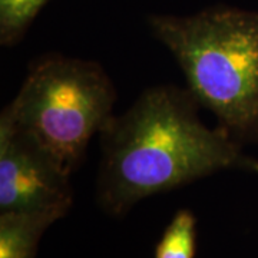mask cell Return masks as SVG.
Wrapping results in <instances>:
<instances>
[{"label":"cell","instance_id":"6da1fadb","mask_svg":"<svg viewBox=\"0 0 258 258\" xmlns=\"http://www.w3.org/2000/svg\"><path fill=\"white\" fill-rule=\"evenodd\" d=\"M200 108L188 88L168 83L148 88L122 115H112L98 134L96 201L103 211L123 217L144 198L224 169L258 174V159L225 129L208 128Z\"/></svg>","mask_w":258,"mask_h":258},{"label":"cell","instance_id":"7a4b0ae2","mask_svg":"<svg viewBox=\"0 0 258 258\" xmlns=\"http://www.w3.org/2000/svg\"><path fill=\"white\" fill-rule=\"evenodd\" d=\"M186 88L241 145H258V12L217 5L189 16L151 15Z\"/></svg>","mask_w":258,"mask_h":258},{"label":"cell","instance_id":"3957f363","mask_svg":"<svg viewBox=\"0 0 258 258\" xmlns=\"http://www.w3.org/2000/svg\"><path fill=\"white\" fill-rule=\"evenodd\" d=\"M116 96L98 62L46 53L29 64L18 95L3 109L72 175L112 116Z\"/></svg>","mask_w":258,"mask_h":258},{"label":"cell","instance_id":"277c9868","mask_svg":"<svg viewBox=\"0 0 258 258\" xmlns=\"http://www.w3.org/2000/svg\"><path fill=\"white\" fill-rule=\"evenodd\" d=\"M74 204L71 174L46 148L0 113V212L59 210Z\"/></svg>","mask_w":258,"mask_h":258},{"label":"cell","instance_id":"5b68a950","mask_svg":"<svg viewBox=\"0 0 258 258\" xmlns=\"http://www.w3.org/2000/svg\"><path fill=\"white\" fill-rule=\"evenodd\" d=\"M64 215L59 210L0 212V258H35L43 232Z\"/></svg>","mask_w":258,"mask_h":258},{"label":"cell","instance_id":"8992f818","mask_svg":"<svg viewBox=\"0 0 258 258\" xmlns=\"http://www.w3.org/2000/svg\"><path fill=\"white\" fill-rule=\"evenodd\" d=\"M197 252V218L191 210H178L155 245L154 258H194Z\"/></svg>","mask_w":258,"mask_h":258},{"label":"cell","instance_id":"52a82bcc","mask_svg":"<svg viewBox=\"0 0 258 258\" xmlns=\"http://www.w3.org/2000/svg\"><path fill=\"white\" fill-rule=\"evenodd\" d=\"M49 0H0V45L12 47L25 37Z\"/></svg>","mask_w":258,"mask_h":258}]
</instances>
